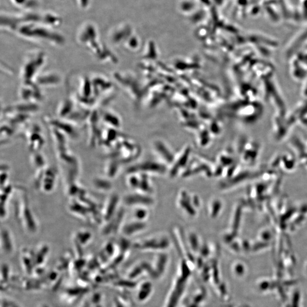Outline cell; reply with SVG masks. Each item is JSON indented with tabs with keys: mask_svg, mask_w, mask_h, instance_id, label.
Instances as JSON below:
<instances>
[{
	"mask_svg": "<svg viewBox=\"0 0 307 307\" xmlns=\"http://www.w3.org/2000/svg\"><path fill=\"white\" fill-rule=\"evenodd\" d=\"M3 26L7 31L16 33L28 40L45 42L55 46H62L65 43V39L60 33L54 31L52 27L41 23L19 21L10 16L5 18Z\"/></svg>",
	"mask_w": 307,
	"mask_h": 307,
	"instance_id": "6da1fadb",
	"label": "cell"
},
{
	"mask_svg": "<svg viewBox=\"0 0 307 307\" xmlns=\"http://www.w3.org/2000/svg\"><path fill=\"white\" fill-rule=\"evenodd\" d=\"M76 39L78 43L99 62L105 64L116 62L115 56L101 40L97 29L93 24H83L79 29Z\"/></svg>",
	"mask_w": 307,
	"mask_h": 307,
	"instance_id": "7a4b0ae2",
	"label": "cell"
},
{
	"mask_svg": "<svg viewBox=\"0 0 307 307\" xmlns=\"http://www.w3.org/2000/svg\"><path fill=\"white\" fill-rule=\"evenodd\" d=\"M46 61L45 53L37 49L29 52L23 59L19 73L21 84L36 83Z\"/></svg>",
	"mask_w": 307,
	"mask_h": 307,
	"instance_id": "3957f363",
	"label": "cell"
},
{
	"mask_svg": "<svg viewBox=\"0 0 307 307\" xmlns=\"http://www.w3.org/2000/svg\"><path fill=\"white\" fill-rule=\"evenodd\" d=\"M19 94L22 101L24 102L38 104L43 98L41 88L36 83L21 84Z\"/></svg>",
	"mask_w": 307,
	"mask_h": 307,
	"instance_id": "277c9868",
	"label": "cell"
},
{
	"mask_svg": "<svg viewBox=\"0 0 307 307\" xmlns=\"http://www.w3.org/2000/svg\"><path fill=\"white\" fill-rule=\"evenodd\" d=\"M91 77L94 93L99 103L102 101V97L105 99V94L110 91L112 84L108 79L102 75H95Z\"/></svg>",
	"mask_w": 307,
	"mask_h": 307,
	"instance_id": "5b68a950",
	"label": "cell"
},
{
	"mask_svg": "<svg viewBox=\"0 0 307 307\" xmlns=\"http://www.w3.org/2000/svg\"><path fill=\"white\" fill-rule=\"evenodd\" d=\"M61 77L57 72L47 71L41 72L37 76L36 83L41 87H52L59 85L61 82Z\"/></svg>",
	"mask_w": 307,
	"mask_h": 307,
	"instance_id": "8992f818",
	"label": "cell"
},
{
	"mask_svg": "<svg viewBox=\"0 0 307 307\" xmlns=\"http://www.w3.org/2000/svg\"><path fill=\"white\" fill-rule=\"evenodd\" d=\"M130 172H145L163 174L166 171V168L161 163L155 162H145L140 164L134 166L130 168Z\"/></svg>",
	"mask_w": 307,
	"mask_h": 307,
	"instance_id": "52a82bcc",
	"label": "cell"
},
{
	"mask_svg": "<svg viewBox=\"0 0 307 307\" xmlns=\"http://www.w3.org/2000/svg\"><path fill=\"white\" fill-rule=\"evenodd\" d=\"M126 204L130 206H151L154 203L151 197L143 195H128L125 199Z\"/></svg>",
	"mask_w": 307,
	"mask_h": 307,
	"instance_id": "ba28073f",
	"label": "cell"
},
{
	"mask_svg": "<svg viewBox=\"0 0 307 307\" xmlns=\"http://www.w3.org/2000/svg\"><path fill=\"white\" fill-rule=\"evenodd\" d=\"M182 197L180 200V205L188 214L191 216L196 215V210L194 205L192 204L191 199L187 193L183 192L181 194Z\"/></svg>",
	"mask_w": 307,
	"mask_h": 307,
	"instance_id": "9c48e42d",
	"label": "cell"
},
{
	"mask_svg": "<svg viewBox=\"0 0 307 307\" xmlns=\"http://www.w3.org/2000/svg\"><path fill=\"white\" fill-rule=\"evenodd\" d=\"M146 227V224L144 222L137 221L126 225L123 228V233L126 235L131 236L144 229Z\"/></svg>",
	"mask_w": 307,
	"mask_h": 307,
	"instance_id": "30bf717a",
	"label": "cell"
},
{
	"mask_svg": "<svg viewBox=\"0 0 307 307\" xmlns=\"http://www.w3.org/2000/svg\"><path fill=\"white\" fill-rule=\"evenodd\" d=\"M189 151H186L178 161L175 163L174 167H172L171 171V175L175 176L181 168L184 167L187 164L188 160H189Z\"/></svg>",
	"mask_w": 307,
	"mask_h": 307,
	"instance_id": "8fae6325",
	"label": "cell"
},
{
	"mask_svg": "<svg viewBox=\"0 0 307 307\" xmlns=\"http://www.w3.org/2000/svg\"><path fill=\"white\" fill-rule=\"evenodd\" d=\"M168 240L166 239H151L147 240L143 243V246L147 247H152L154 249H160V247H165L168 245Z\"/></svg>",
	"mask_w": 307,
	"mask_h": 307,
	"instance_id": "7c38bea8",
	"label": "cell"
},
{
	"mask_svg": "<svg viewBox=\"0 0 307 307\" xmlns=\"http://www.w3.org/2000/svg\"><path fill=\"white\" fill-rule=\"evenodd\" d=\"M12 3L18 8H33L38 6L37 0H11Z\"/></svg>",
	"mask_w": 307,
	"mask_h": 307,
	"instance_id": "4fadbf2b",
	"label": "cell"
},
{
	"mask_svg": "<svg viewBox=\"0 0 307 307\" xmlns=\"http://www.w3.org/2000/svg\"><path fill=\"white\" fill-rule=\"evenodd\" d=\"M157 148L158 151L160 153L161 156L166 162L170 164L174 161V156L172 155L169 150L167 149L166 147L161 144H158Z\"/></svg>",
	"mask_w": 307,
	"mask_h": 307,
	"instance_id": "5bb4252c",
	"label": "cell"
},
{
	"mask_svg": "<svg viewBox=\"0 0 307 307\" xmlns=\"http://www.w3.org/2000/svg\"><path fill=\"white\" fill-rule=\"evenodd\" d=\"M201 172H209L210 173V170L209 168L206 165H201L199 167L194 168V169H191L189 171H186L184 174V176L188 177L198 174V173Z\"/></svg>",
	"mask_w": 307,
	"mask_h": 307,
	"instance_id": "9a60e30c",
	"label": "cell"
},
{
	"mask_svg": "<svg viewBox=\"0 0 307 307\" xmlns=\"http://www.w3.org/2000/svg\"><path fill=\"white\" fill-rule=\"evenodd\" d=\"M221 209L220 202L216 200L212 202L211 209V216L212 218L217 217Z\"/></svg>",
	"mask_w": 307,
	"mask_h": 307,
	"instance_id": "2e32d148",
	"label": "cell"
},
{
	"mask_svg": "<svg viewBox=\"0 0 307 307\" xmlns=\"http://www.w3.org/2000/svg\"><path fill=\"white\" fill-rule=\"evenodd\" d=\"M135 215L138 221H143L147 216V211L143 209H138L135 212Z\"/></svg>",
	"mask_w": 307,
	"mask_h": 307,
	"instance_id": "e0dca14e",
	"label": "cell"
},
{
	"mask_svg": "<svg viewBox=\"0 0 307 307\" xmlns=\"http://www.w3.org/2000/svg\"><path fill=\"white\" fill-rule=\"evenodd\" d=\"M138 188H140L141 190L146 192L150 191L151 189L150 186L148 184V181L146 178L145 179H142L140 181V186Z\"/></svg>",
	"mask_w": 307,
	"mask_h": 307,
	"instance_id": "ac0fdd59",
	"label": "cell"
},
{
	"mask_svg": "<svg viewBox=\"0 0 307 307\" xmlns=\"http://www.w3.org/2000/svg\"><path fill=\"white\" fill-rule=\"evenodd\" d=\"M189 240L193 247H194V248H195L196 247H196H197L198 244H199V242H198V239L196 234H194V233H191V234H190L189 236Z\"/></svg>",
	"mask_w": 307,
	"mask_h": 307,
	"instance_id": "d6986e66",
	"label": "cell"
},
{
	"mask_svg": "<svg viewBox=\"0 0 307 307\" xmlns=\"http://www.w3.org/2000/svg\"><path fill=\"white\" fill-rule=\"evenodd\" d=\"M130 184L133 187H139L140 181L138 179V178L136 176H132L131 177Z\"/></svg>",
	"mask_w": 307,
	"mask_h": 307,
	"instance_id": "ffe728a7",
	"label": "cell"
}]
</instances>
